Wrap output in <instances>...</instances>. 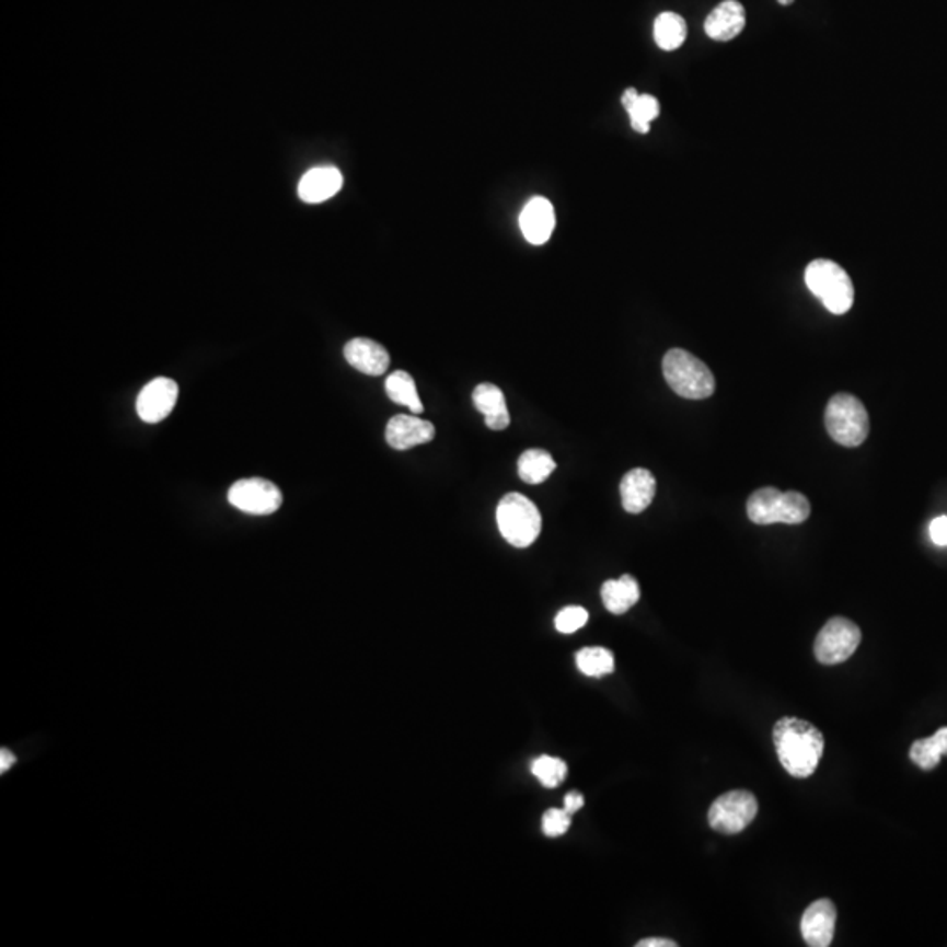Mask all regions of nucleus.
Instances as JSON below:
<instances>
[{
	"instance_id": "nucleus-27",
	"label": "nucleus",
	"mask_w": 947,
	"mask_h": 947,
	"mask_svg": "<svg viewBox=\"0 0 947 947\" xmlns=\"http://www.w3.org/2000/svg\"><path fill=\"white\" fill-rule=\"evenodd\" d=\"M587 623L588 611L585 608H579V605L562 609L555 617L556 631L559 634H574V632H578Z\"/></svg>"
},
{
	"instance_id": "nucleus-16",
	"label": "nucleus",
	"mask_w": 947,
	"mask_h": 947,
	"mask_svg": "<svg viewBox=\"0 0 947 947\" xmlns=\"http://www.w3.org/2000/svg\"><path fill=\"white\" fill-rule=\"evenodd\" d=\"M344 357L349 366L367 376H383L390 367V355L381 344L366 337H357L344 346Z\"/></svg>"
},
{
	"instance_id": "nucleus-8",
	"label": "nucleus",
	"mask_w": 947,
	"mask_h": 947,
	"mask_svg": "<svg viewBox=\"0 0 947 947\" xmlns=\"http://www.w3.org/2000/svg\"><path fill=\"white\" fill-rule=\"evenodd\" d=\"M757 815V797L744 789H734L714 800L707 818H709L711 829L734 835L753 823Z\"/></svg>"
},
{
	"instance_id": "nucleus-32",
	"label": "nucleus",
	"mask_w": 947,
	"mask_h": 947,
	"mask_svg": "<svg viewBox=\"0 0 947 947\" xmlns=\"http://www.w3.org/2000/svg\"><path fill=\"white\" fill-rule=\"evenodd\" d=\"M639 95L640 93L637 92V90L635 89L625 90V93H623L622 97L623 107H625V109H628V107H631L632 104H634V102L639 99Z\"/></svg>"
},
{
	"instance_id": "nucleus-1",
	"label": "nucleus",
	"mask_w": 947,
	"mask_h": 947,
	"mask_svg": "<svg viewBox=\"0 0 947 947\" xmlns=\"http://www.w3.org/2000/svg\"><path fill=\"white\" fill-rule=\"evenodd\" d=\"M777 757L789 776L806 779L812 776L823 758L824 739L812 723L785 716L772 730Z\"/></svg>"
},
{
	"instance_id": "nucleus-2",
	"label": "nucleus",
	"mask_w": 947,
	"mask_h": 947,
	"mask_svg": "<svg viewBox=\"0 0 947 947\" xmlns=\"http://www.w3.org/2000/svg\"><path fill=\"white\" fill-rule=\"evenodd\" d=\"M661 369L667 384L679 397L702 401L711 397L716 389V379L709 367L684 349H670L663 357Z\"/></svg>"
},
{
	"instance_id": "nucleus-11",
	"label": "nucleus",
	"mask_w": 947,
	"mask_h": 947,
	"mask_svg": "<svg viewBox=\"0 0 947 947\" xmlns=\"http://www.w3.org/2000/svg\"><path fill=\"white\" fill-rule=\"evenodd\" d=\"M838 909L832 900L820 899L812 902L804 912L800 932L807 946L829 947L835 935Z\"/></svg>"
},
{
	"instance_id": "nucleus-12",
	"label": "nucleus",
	"mask_w": 947,
	"mask_h": 947,
	"mask_svg": "<svg viewBox=\"0 0 947 947\" xmlns=\"http://www.w3.org/2000/svg\"><path fill=\"white\" fill-rule=\"evenodd\" d=\"M555 209L544 197H533L520 215V229L529 243L541 246L550 241L555 230Z\"/></svg>"
},
{
	"instance_id": "nucleus-15",
	"label": "nucleus",
	"mask_w": 947,
	"mask_h": 947,
	"mask_svg": "<svg viewBox=\"0 0 947 947\" xmlns=\"http://www.w3.org/2000/svg\"><path fill=\"white\" fill-rule=\"evenodd\" d=\"M623 509L631 515H639L651 506L657 494V480L646 469L626 472L620 485Z\"/></svg>"
},
{
	"instance_id": "nucleus-17",
	"label": "nucleus",
	"mask_w": 947,
	"mask_h": 947,
	"mask_svg": "<svg viewBox=\"0 0 947 947\" xmlns=\"http://www.w3.org/2000/svg\"><path fill=\"white\" fill-rule=\"evenodd\" d=\"M343 186L339 169L325 165L305 172L299 183V197L308 204H320L334 197Z\"/></svg>"
},
{
	"instance_id": "nucleus-14",
	"label": "nucleus",
	"mask_w": 947,
	"mask_h": 947,
	"mask_svg": "<svg viewBox=\"0 0 947 947\" xmlns=\"http://www.w3.org/2000/svg\"><path fill=\"white\" fill-rule=\"evenodd\" d=\"M746 27L744 5L737 0H725L711 11L705 19L704 31L711 39L727 41L736 39Z\"/></svg>"
},
{
	"instance_id": "nucleus-19",
	"label": "nucleus",
	"mask_w": 947,
	"mask_h": 947,
	"mask_svg": "<svg viewBox=\"0 0 947 947\" xmlns=\"http://www.w3.org/2000/svg\"><path fill=\"white\" fill-rule=\"evenodd\" d=\"M600 593H602V602H604L609 613L625 614L639 602V582L635 581L631 574H625L620 579L605 581Z\"/></svg>"
},
{
	"instance_id": "nucleus-20",
	"label": "nucleus",
	"mask_w": 947,
	"mask_h": 947,
	"mask_svg": "<svg viewBox=\"0 0 947 947\" xmlns=\"http://www.w3.org/2000/svg\"><path fill=\"white\" fill-rule=\"evenodd\" d=\"M944 754H947V727L938 728L928 739L916 740L909 751L912 762L923 771H934Z\"/></svg>"
},
{
	"instance_id": "nucleus-6",
	"label": "nucleus",
	"mask_w": 947,
	"mask_h": 947,
	"mask_svg": "<svg viewBox=\"0 0 947 947\" xmlns=\"http://www.w3.org/2000/svg\"><path fill=\"white\" fill-rule=\"evenodd\" d=\"M498 530L511 546H532L542 530L538 506L521 494H507L497 506Z\"/></svg>"
},
{
	"instance_id": "nucleus-10",
	"label": "nucleus",
	"mask_w": 947,
	"mask_h": 947,
	"mask_svg": "<svg viewBox=\"0 0 947 947\" xmlns=\"http://www.w3.org/2000/svg\"><path fill=\"white\" fill-rule=\"evenodd\" d=\"M180 397V386L169 378H157L146 384L137 397V415L146 424H159L171 415Z\"/></svg>"
},
{
	"instance_id": "nucleus-21",
	"label": "nucleus",
	"mask_w": 947,
	"mask_h": 947,
	"mask_svg": "<svg viewBox=\"0 0 947 947\" xmlns=\"http://www.w3.org/2000/svg\"><path fill=\"white\" fill-rule=\"evenodd\" d=\"M556 469V462L547 451L527 450L518 460V474L527 485H541Z\"/></svg>"
},
{
	"instance_id": "nucleus-7",
	"label": "nucleus",
	"mask_w": 947,
	"mask_h": 947,
	"mask_svg": "<svg viewBox=\"0 0 947 947\" xmlns=\"http://www.w3.org/2000/svg\"><path fill=\"white\" fill-rule=\"evenodd\" d=\"M862 632L847 617H832L816 637L815 655L823 666L850 660L858 649Z\"/></svg>"
},
{
	"instance_id": "nucleus-22",
	"label": "nucleus",
	"mask_w": 947,
	"mask_h": 947,
	"mask_svg": "<svg viewBox=\"0 0 947 947\" xmlns=\"http://www.w3.org/2000/svg\"><path fill=\"white\" fill-rule=\"evenodd\" d=\"M386 393L399 406L409 407L413 415H421L424 413V404L419 401L418 390H416L415 379L407 374L406 370H395L386 378Z\"/></svg>"
},
{
	"instance_id": "nucleus-3",
	"label": "nucleus",
	"mask_w": 947,
	"mask_h": 947,
	"mask_svg": "<svg viewBox=\"0 0 947 947\" xmlns=\"http://www.w3.org/2000/svg\"><path fill=\"white\" fill-rule=\"evenodd\" d=\"M749 520L757 524H798L811 516V504L798 492H779L765 486L754 492L748 500Z\"/></svg>"
},
{
	"instance_id": "nucleus-9",
	"label": "nucleus",
	"mask_w": 947,
	"mask_h": 947,
	"mask_svg": "<svg viewBox=\"0 0 947 947\" xmlns=\"http://www.w3.org/2000/svg\"><path fill=\"white\" fill-rule=\"evenodd\" d=\"M229 503L247 515H273L281 507L282 494L270 481L253 477L230 486Z\"/></svg>"
},
{
	"instance_id": "nucleus-33",
	"label": "nucleus",
	"mask_w": 947,
	"mask_h": 947,
	"mask_svg": "<svg viewBox=\"0 0 947 947\" xmlns=\"http://www.w3.org/2000/svg\"><path fill=\"white\" fill-rule=\"evenodd\" d=\"M777 2H779L781 5L794 4V0H777Z\"/></svg>"
},
{
	"instance_id": "nucleus-23",
	"label": "nucleus",
	"mask_w": 947,
	"mask_h": 947,
	"mask_svg": "<svg viewBox=\"0 0 947 947\" xmlns=\"http://www.w3.org/2000/svg\"><path fill=\"white\" fill-rule=\"evenodd\" d=\"M688 27L683 16L675 13H661L655 20V41L663 51H674L686 41Z\"/></svg>"
},
{
	"instance_id": "nucleus-26",
	"label": "nucleus",
	"mask_w": 947,
	"mask_h": 947,
	"mask_svg": "<svg viewBox=\"0 0 947 947\" xmlns=\"http://www.w3.org/2000/svg\"><path fill=\"white\" fill-rule=\"evenodd\" d=\"M626 113L631 116V124L634 130H637L639 134H648L652 119H657L658 115H660V102H658L657 97L644 93L626 109Z\"/></svg>"
},
{
	"instance_id": "nucleus-24",
	"label": "nucleus",
	"mask_w": 947,
	"mask_h": 947,
	"mask_svg": "<svg viewBox=\"0 0 947 947\" xmlns=\"http://www.w3.org/2000/svg\"><path fill=\"white\" fill-rule=\"evenodd\" d=\"M576 666L588 678H602L614 672V655L605 648H585L576 655Z\"/></svg>"
},
{
	"instance_id": "nucleus-30",
	"label": "nucleus",
	"mask_w": 947,
	"mask_h": 947,
	"mask_svg": "<svg viewBox=\"0 0 947 947\" xmlns=\"http://www.w3.org/2000/svg\"><path fill=\"white\" fill-rule=\"evenodd\" d=\"M582 806H585V797H582L581 794H578V792H570V794L565 795L564 809L568 815L578 812Z\"/></svg>"
},
{
	"instance_id": "nucleus-5",
	"label": "nucleus",
	"mask_w": 947,
	"mask_h": 947,
	"mask_svg": "<svg viewBox=\"0 0 947 947\" xmlns=\"http://www.w3.org/2000/svg\"><path fill=\"white\" fill-rule=\"evenodd\" d=\"M824 425L833 441L846 448L862 444L870 432L867 409L850 393H838L830 399L824 411Z\"/></svg>"
},
{
	"instance_id": "nucleus-18",
	"label": "nucleus",
	"mask_w": 947,
	"mask_h": 947,
	"mask_svg": "<svg viewBox=\"0 0 947 947\" xmlns=\"http://www.w3.org/2000/svg\"><path fill=\"white\" fill-rule=\"evenodd\" d=\"M474 406L480 411L481 415L485 416L486 427L492 430H506L511 424V416L507 411L506 397L503 390L492 383H483L476 386L472 393Z\"/></svg>"
},
{
	"instance_id": "nucleus-31",
	"label": "nucleus",
	"mask_w": 947,
	"mask_h": 947,
	"mask_svg": "<svg viewBox=\"0 0 947 947\" xmlns=\"http://www.w3.org/2000/svg\"><path fill=\"white\" fill-rule=\"evenodd\" d=\"M678 944L674 940H670V938H643L640 943H637V947H675Z\"/></svg>"
},
{
	"instance_id": "nucleus-28",
	"label": "nucleus",
	"mask_w": 947,
	"mask_h": 947,
	"mask_svg": "<svg viewBox=\"0 0 947 947\" xmlns=\"http://www.w3.org/2000/svg\"><path fill=\"white\" fill-rule=\"evenodd\" d=\"M570 829V815L565 809H550L542 818V832L546 838H562Z\"/></svg>"
},
{
	"instance_id": "nucleus-13",
	"label": "nucleus",
	"mask_w": 947,
	"mask_h": 947,
	"mask_svg": "<svg viewBox=\"0 0 947 947\" xmlns=\"http://www.w3.org/2000/svg\"><path fill=\"white\" fill-rule=\"evenodd\" d=\"M436 427L427 419L416 416L399 415L390 419L386 427V442L393 450L404 451L432 441Z\"/></svg>"
},
{
	"instance_id": "nucleus-25",
	"label": "nucleus",
	"mask_w": 947,
	"mask_h": 947,
	"mask_svg": "<svg viewBox=\"0 0 947 947\" xmlns=\"http://www.w3.org/2000/svg\"><path fill=\"white\" fill-rule=\"evenodd\" d=\"M532 774L538 777L539 783L546 788H556L567 777V763L555 757H539L533 760Z\"/></svg>"
},
{
	"instance_id": "nucleus-4",
	"label": "nucleus",
	"mask_w": 947,
	"mask_h": 947,
	"mask_svg": "<svg viewBox=\"0 0 947 947\" xmlns=\"http://www.w3.org/2000/svg\"><path fill=\"white\" fill-rule=\"evenodd\" d=\"M806 285L832 314H846L853 308L855 287L846 270L835 262L812 261L807 265Z\"/></svg>"
},
{
	"instance_id": "nucleus-29",
	"label": "nucleus",
	"mask_w": 947,
	"mask_h": 947,
	"mask_svg": "<svg viewBox=\"0 0 947 947\" xmlns=\"http://www.w3.org/2000/svg\"><path fill=\"white\" fill-rule=\"evenodd\" d=\"M929 538L937 546H947V516H938L929 523Z\"/></svg>"
}]
</instances>
